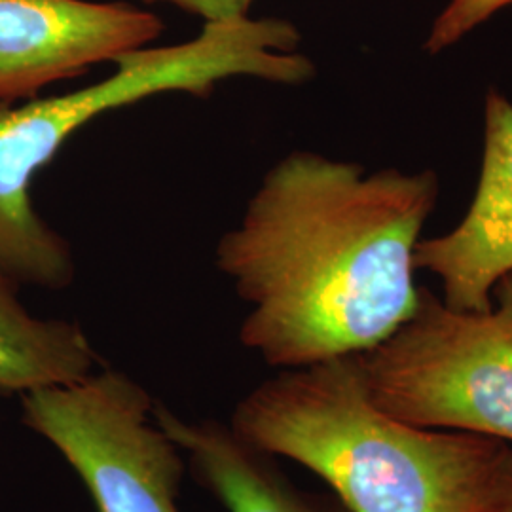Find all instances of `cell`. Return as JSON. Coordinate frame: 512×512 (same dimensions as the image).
Listing matches in <instances>:
<instances>
[{"instance_id": "cell-1", "label": "cell", "mask_w": 512, "mask_h": 512, "mask_svg": "<svg viewBox=\"0 0 512 512\" xmlns=\"http://www.w3.org/2000/svg\"><path fill=\"white\" fill-rule=\"evenodd\" d=\"M439 175L294 150L262 177L215 264L249 311L239 342L274 368L376 348L418 308L414 255Z\"/></svg>"}, {"instance_id": "cell-2", "label": "cell", "mask_w": 512, "mask_h": 512, "mask_svg": "<svg viewBox=\"0 0 512 512\" xmlns=\"http://www.w3.org/2000/svg\"><path fill=\"white\" fill-rule=\"evenodd\" d=\"M230 427L319 476L351 512H486L505 446L393 418L368 397L357 355L281 370Z\"/></svg>"}, {"instance_id": "cell-3", "label": "cell", "mask_w": 512, "mask_h": 512, "mask_svg": "<svg viewBox=\"0 0 512 512\" xmlns=\"http://www.w3.org/2000/svg\"><path fill=\"white\" fill-rule=\"evenodd\" d=\"M300 44V31L287 19L203 23L192 40L118 55L116 71L92 86L23 105L0 103V272L18 285L52 291L73 285L71 243L38 215L29 190L78 129L164 93L209 99L220 82L239 76L302 86L315 65L298 52Z\"/></svg>"}, {"instance_id": "cell-4", "label": "cell", "mask_w": 512, "mask_h": 512, "mask_svg": "<svg viewBox=\"0 0 512 512\" xmlns=\"http://www.w3.org/2000/svg\"><path fill=\"white\" fill-rule=\"evenodd\" d=\"M357 361L368 397L393 418L512 444V274L486 311L420 289L414 315Z\"/></svg>"}, {"instance_id": "cell-5", "label": "cell", "mask_w": 512, "mask_h": 512, "mask_svg": "<svg viewBox=\"0 0 512 512\" xmlns=\"http://www.w3.org/2000/svg\"><path fill=\"white\" fill-rule=\"evenodd\" d=\"M154 399L118 370L21 395L23 423L52 442L99 512H181L183 450L152 418Z\"/></svg>"}, {"instance_id": "cell-6", "label": "cell", "mask_w": 512, "mask_h": 512, "mask_svg": "<svg viewBox=\"0 0 512 512\" xmlns=\"http://www.w3.org/2000/svg\"><path fill=\"white\" fill-rule=\"evenodd\" d=\"M164 29L160 16L129 2L0 0V103L33 99L48 84L150 46Z\"/></svg>"}, {"instance_id": "cell-7", "label": "cell", "mask_w": 512, "mask_h": 512, "mask_svg": "<svg viewBox=\"0 0 512 512\" xmlns=\"http://www.w3.org/2000/svg\"><path fill=\"white\" fill-rule=\"evenodd\" d=\"M414 266L439 277L442 302L458 311L490 310L495 285L512 274V103L494 88L473 203L452 232L421 239Z\"/></svg>"}, {"instance_id": "cell-8", "label": "cell", "mask_w": 512, "mask_h": 512, "mask_svg": "<svg viewBox=\"0 0 512 512\" xmlns=\"http://www.w3.org/2000/svg\"><path fill=\"white\" fill-rule=\"evenodd\" d=\"M152 418L228 512H351L332 494L296 488L274 456L245 442L226 423L184 420L162 403H154Z\"/></svg>"}, {"instance_id": "cell-9", "label": "cell", "mask_w": 512, "mask_h": 512, "mask_svg": "<svg viewBox=\"0 0 512 512\" xmlns=\"http://www.w3.org/2000/svg\"><path fill=\"white\" fill-rule=\"evenodd\" d=\"M101 363L84 329L37 319L18 300V283L0 272V393H29L88 378Z\"/></svg>"}, {"instance_id": "cell-10", "label": "cell", "mask_w": 512, "mask_h": 512, "mask_svg": "<svg viewBox=\"0 0 512 512\" xmlns=\"http://www.w3.org/2000/svg\"><path fill=\"white\" fill-rule=\"evenodd\" d=\"M511 4L512 0H450L429 31L423 46L425 52L440 54L442 50L458 44L478 25L486 23Z\"/></svg>"}, {"instance_id": "cell-11", "label": "cell", "mask_w": 512, "mask_h": 512, "mask_svg": "<svg viewBox=\"0 0 512 512\" xmlns=\"http://www.w3.org/2000/svg\"><path fill=\"white\" fill-rule=\"evenodd\" d=\"M147 4H171L205 23H228L249 18L255 0H143Z\"/></svg>"}, {"instance_id": "cell-12", "label": "cell", "mask_w": 512, "mask_h": 512, "mask_svg": "<svg viewBox=\"0 0 512 512\" xmlns=\"http://www.w3.org/2000/svg\"><path fill=\"white\" fill-rule=\"evenodd\" d=\"M486 512H512V444H505L495 467Z\"/></svg>"}]
</instances>
